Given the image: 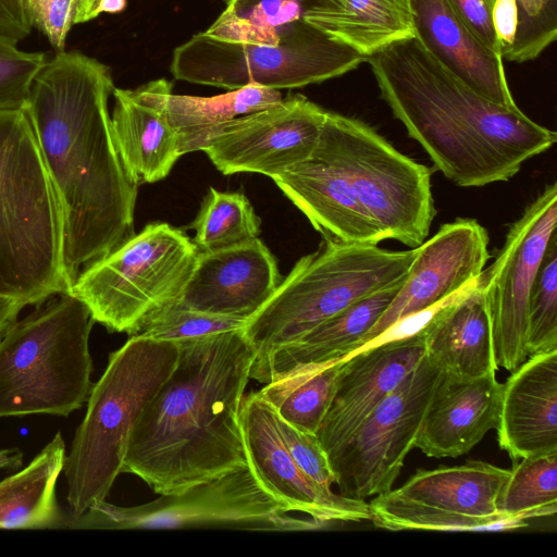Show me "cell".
<instances>
[{"label": "cell", "instance_id": "cell-38", "mask_svg": "<svg viewBox=\"0 0 557 557\" xmlns=\"http://www.w3.org/2000/svg\"><path fill=\"white\" fill-rule=\"evenodd\" d=\"M278 433L299 469L317 483L331 488L335 478L317 434L299 430L274 411Z\"/></svg>", "mask_w": 557, "mask_h": 557}, {"label": "cell", "instance_id": "cell-2", "mask_svg": "<svg viewBox=\"0 0 557 557\" xmlns=\"http://www.w3.org/2000/svg\"><path fill=\"white\" fill-rule=\"evenodd\" d=\"M177 344V362L135 423L122 469L159 495L247 466L239 412L255 354L244 330Z\"/></svg>", "mask_w": 557, "mask_h": 557}, {"label": "cell", "instance_id": "cell-24", "mask_svg": "<svg viewBox=\"0 0 557 557\" xmlns=\"http://www.w3.org/2000/svg\"><path fill=\"white\" fill-rule=\"evenodd\" d=\"M414 37L442 65L498 104L516 108L503 59L484 47L447 0H410Z\"/></svg>", "mask_w": 557, "mask_h": 557}, {"label": "cell", "instance_id": "cell-20", "mask_svg": "<svg viewBox=\"0 0 557 557\" xmlns=\"http://www.w3.org/2000/svg\"><path fill=\"white\" fill-rule=\"evenodd\" d=\"M496 429L512 460L557 451V350L532 355L511 371Z\"/></svg>", "mask_w": 557, "mask_h": 557}, {"label": "cell", "instance_id": "cell-37", "mask_svg": "<svg viewBox=\"0 0 557 557\" xmlns=\"http://www.w3.org/2000/svg\"><path fill=\"white\" fill-rule=\"evenodd\" d=\"M44 52H28L0 35V111L25 107L33 79L47 62Z\"/></svg>", "mask_w": 557, "mask_h": 557}, {"label": "cell", "instance_id": "cell-1", "mask_svg": "<svg viewBox=\"0 0 557 557\" xmlns=\"http://www.w3.org/2000/svg\"><path fill=\"white\" fill-rule=\"evenodd\" d=\"M111 69L79 51H59L29 87L25 111L62 216L69 290L87 267L133 236L138 185L111 127Z\"/></svg>", "mask_w": 557, "mask_h": 557}, {"label": "cell", "instance_id": "cell-28", "mask_svg": "<svg viewBox=\"0 0 557 557\" xmlns=\"http://www.w3.org/2000/svg\"><path fill=\"white\" fill-rule=\"evenodd\" d=\"M165 116L178 138L181 154L203 151L230 121L278 103L280 90L247 85L225 94L200 97L172 92V84L159 79Z\"/></svg>", "mask_w": 557, "mask_h": 557}, {"label": "cell", "instance_id": "cell-29", "mask_svg": "<svg viewBox=\"0 0 557 557\" xmlns=\"http://www.w3.org/2000/svg\"><path fill=\"white\" fill-rule=\"evenodd\" d=\"M65 457V443L59 431L24 469L0 482V529L67 528L70 517L60 508L55 495Z\"/></svg>", "mask_w": 557, "mask_h": 557}, {"label": "cell", "instance_id": "cell-46", "mask_svg": "<svg viewBox=\"0 0 557 557\" xmlns=\"http://www.w3.org/2000/svg\"><path fill=\"white\" fill-rule=\"evenodd\" d=\"M127 4L126 0H101L97 10L98 15L101 13L122 12Z\"/></svg>", "mask_w": 557, "mask_h": 557}, {"label": "cell", "instance_id": "cell-4", "mask_svg": "<svg viewBox=\"0 0 557 557\" xmlns=\"http://www.w3.org/2000/svg\"><path fill=\"white\" fill-rule=\"evenodd\" d=\"M66 290L61 210L35 132L24 108L0 111V297L38 306Z\"/></svg>", "mask_w": 557, "mask_h": 557}, {"label": "cell", "instance_id": "cell-9", "mask_svg": "<svg viewBox=\"0 0 557 557\" xmlns=\"http://www.w3.org/2000/svg\"><path fill=\"white\" fill-rule=\"evenodd\" d=\"M198 253L182 230L150 223L83 270L70 292L95 322L132 336L149 315L181 297Z\"/></svg>", "mask_w": 557, "mask_h": 557}, {"label": "cell", "instance_id": "cell-8", "mask_svg": "<svg viewBox=\"0 0 557 557\" xmlns=\"http://www.w3.org/2000/svg\"><path fill=\"white\" fill-rule=\"evenodd\" d=\"M335 168L385 239L416 248L436 214L431 171L364 122L327 111L312 152Z\"/></svg>", "mask_w": 557, "mask_h": 557}, {"label": "cell", "instance_id": "cell-40", "mask_svg": "<svg viewBox=\"0 0 557 557\" xmlns=\"http://www.w3.org/2000/svg\"><path fill=\"white\" fill-rule=\"evenodd\" d=\"M447 1L478 40L500 57L499 44L492 21V11L496 0Z\"/></svg>", "mask_w": 557, "mask_h": 557}, {"label": "cell", "instance_id": "cell-22", "mask_svg": "<svg viewBox=\"0 0 557 557\" xmlns=\"http://www.w3.org/2000/svg\"><path fill=\"white\" fill-rule=\"evenodd\" d=\"M272 180L324 240L377 245L385 239L349 183L315 154Z\"/></svg>", "mask_w": 557, "mask_h": 557}, {"label": "cell", "instance_id": "cell-16", "mask_svg": "<svg viewBox=\"0 0 557 557\" xmlns=\"http://www.w3.org/2000/svg\"><path fill=\"white\" fill-rule=\"evenodd\" d=\"M488 258V234L476 220L457 219L441 225L417 247L400 288L364 336L362 348L455 296L479 277Z\"/></svg>", "mask_w": 557, "mask_h": 557}, {"label": "cell", "instance_id": "cell-35", "mask_svg": "<svg viewBox=\"0 0 557 557\" xmlns=\"http://www.w3.org/2000/svg\"><path fill=\"white\" fill-rule=\"evenodd\" d=\"M248 320L190 309L178 299L149 315L135 335L158 341H181L212 333L244 330Z\"/></svg>", "mask_w": 557, "mask_h": 557}, {"label": "cell", "instance_id": "cell-44", "mask_svg": "<svg viewBox=\"0 0 557 557\" xmlns=\"http://www.w3.org/2000/svg\"><path fill=\"white\" fill-rule=\"evenodd\" d=\"M23 453L17 447L0 449V470H14L22 466Z\"/></svg>", "mask_w": 557, "mask_h": 557}, {"label": "cell", "instance_id": "cell-32", "mask_svg": "<svg viewBox=\"0 0 557 557\" xmlns=\"http://www.w3.org/2000/svg\"><path fill=\"white\" fill-rule=\"evenodd\" d=\"M186 228L194 230L191 240L199 251H212L257 238L260 219L244 193L210 187Z\"/></svg>", "mask_w": 557, "mask_h": 557}, {"label": "cell", "instance_id": "cell-14", "mask_svg": "<svg viewBox=\"0 0 557 557\" xmlns=\"http://www.w3.org/2000/svg\"><path fill=\"white\" fill-rule=\"evenodd\" d=\"M557 184L546 185L513 222L493 263L478 281L490 311L498 367L516 370L529 357L528 305L532 284L550 237L556 233Z\"/></svg>", "mask_w": 557, "mask_h": 557}, {"label": "cell", "instance_id": "cell-15", "mask_svg": "<svg viewBox=\"0 0 557 557\" xmlns=\"http://www.w3.org/2000/svg\"><path fill=\"white\" fill-rule=\"evenodd\" d=\"M326 112L302 95H288L226 123L203 152L224 175L260 173L273 178L312 154Z\"/></svg>", "mask_w": 557, "mask_h": 557}, {"label": "cell", "instance_id": "cell-43", "mask_svg": "<svg viewBox=\"0 0 557 557\" xmlns=\"http://www.w3.org/2000/svg\"><path fill=\"white\" fill-rule=\"evenodd\" d=\"M25 306L14 299L0 297V336L17 319Z\"/></svg>", "mask_w": 557, "mask_h": 557}, {"label": "cell", "instance_id": "cell-5", "mask_svg": "<svg viewBox=\"0 0 557 557\" xmlns=\"http://www.w3.org/2000/svg\"><path fill=\"white\" fill-rule=\"evenodd\" d=\"M178 344L132 335L109 356L92 384L85 417L65 457L71 518L107 500L122 472L132 431L147 404L173 371Z\"/></svg>", "mask_w": 557, "mask_h": 557}, {"label": "cell", "instance_id": "cell-18", "mask_svg": "<svg viewBox=\"0 0 557 557\" xmlns=\"http://www.w3.org/2000/svg\"><path fill=\"white\" fill-rule=\"evenodd\" d=\"M425 356L423 332L376 342L344 359L330 408L317 431L326 456L347 441L369 413Z\"/></svg>", "mask_w": 557, "mask_h": 557}, {"label": "cell", "instance_id": "cell-11", "mask_svg": "<svg viewBox=\"0 0 557 557\" xmlns=\"http://www.w3.org/2000/svg\"><path fill=\"white\" fill-rule=\"evenodd\" d=\"M247 466L196 484L177 494L160 495L144 505L121 507L99 502L69 519L70 529L139 530L220 528L245 531H312L329 524L287 515Z\"/></svg>", "mask_w": 557, "mask_h": 557}, {"label": "cell", "instance_id": "cell-36", "mask_svg": "<svg viewBox=\"0 0 557 557\" xmlns=\"http://www.w3.org/2000/svg\"><path fill=\"white\" fill-rule=\"evenodd\" d=\"M517 33L504 60L524 63L536 59L557 37V0H515Z\"/></svg>", "mask_w": 557, "mask_h": 557}, {"label": "cell", "instance_id": "cell-23", "mask_svg": "<svg viewBox=\"0 0 557 557\" xmlns=\"http://www.w3.org/2000/svg\"><path fill=\"white\" fill-rule=\"evenodd\" d=\"M421 330L426 358L445 375L469 380L497 371L488 306L478 278L436 307Z\"/></svg>", "mask_w": 557, "mask_h": 557}, {"label": "cell", "instance_id": "cell-19", "mask_svg": "<svg viewBox=\"0 0 557 557\" xmlns=\"http://www.w3.org/2000/svg\"><path fill=\"white\" fill-rule=\"evenodd\" d=\"M281 281L276 259L257 237L223 249L199 251L178 300L197 311L249 320Z\"/></svg>", "mask_w": 557, "mask_h": 557}, {"label": "cell", "instance_id": "cell-33", "mask_svg": "<svg viewBox=\"0 0 557 557\" xmlns=\"http://www.w3.org/2000/svg\"><path fill=\"white\" fill-rule=\"evenodd\" d=\"M498 511L527 520L557 511V451L521 458L510 469L497 503Z\"/></svg>", "mask_w": 557, "mask_h": 557}, {"label": "cell", "instance_id": "cell-21", "mask_svg": "<svg viewBox=\"0 0 557 557\" xmlns=\"http://www.w3.org/2000/svg\"><path fill=\"white\" fill-rule=\"evenodd\" d=\"M503 384L495 373L459 380L442 374L429 401L416 447L429 457H459L496 429Z\"/></svg>", "mask_w": 557, "mask_h": 557}, {"label": "cell", "instance_id": "cell-3", "mask_svg": "<svg viewBox=\"0 0 557 557\" xmlns=\"http://www.w3.org/2000/svg\"><path fill=\"white\" fill-rule=\"evenodd\" d=\"M381 98L446 178L482 187L513 177L556 133L488 100L433 58L417 37L368 57Z\"/></svg>", "mask_w": 557, "mask_h": 557}, {"label": "cell", "instance_id": "cell-7", "mask_svg": "<svg viewBox=\"0 0 557 557\" xmlns=\"http://www.w3.org/2000/svg\"><path fill=\"white\" fill-rule=\"evenodd\" d=\"M417 247L388 250L373 244L324 240L297 261L244 333L253 349L250 379L270 357L355 301L404 278Z\"/></svg>", "mask_w": 557, "mask_h": 557}, {"label": "cell", "instance_id": "cell-30", "mask_svg": "<svg viewBox=\"0 0 557 557\" xmlns=\"http://www.w3.org/2000/svg\"><path fill=\"white\" fill-rule=\"evenodd\" d=\"M344 359L308 366L258 391L284 421L299 430H319L335 394Z\"/></svg>", "mask_w": 557, "mask_h": 557}, {"label": "cell", "instance_id": "cell-25", "mask_svg": "<svg viewBox=\"0 0 557 557\" xmlns=\"http://www.w3.org/2000/svg\"><path fill=\"white\" fill-rule=\"evenodd\" d=\"M113 137L136 185L163 180L182 156L178 138L163 111L159 79L135 89L114 88Z\"/></svg>", "mask_w": 557, "mask_h": 557}, {"label": "cell", "instance_id": "cell-6", "mask_svg": "<svg viewBox=\"0 0 557 557\" xmlns=\"http://www.w3.org/2000/svg\"><path fill=\"white\" fill-rule=\"evenodd\" d=\"M95 320L71 292L58 293L0 336V418L67 417L92 387Z\"/></svg>", "mask_w": 557, "mask_h": 557}, {"label": "cell", "instance_id": "cell-47", "mask_svg": "<svg viewBox=\"0 0 557 557\" xmlns=\"http://www.w3.org/2000/svg\"><path fill=\"white\" fill-rule=\"evenodd\" d=\"M101 0H90V20L98 17V7Z\"/></svg>", "mask_w": 557, "mask_h": 557}, {"label": "cell", "instance_id": "cell-27", "mask_svg": "<svg viewBox=\"0 0 557 557\" xmlns=\"http://www.w3.org/2000/svg\"><path fill=\"white\" fill-rule=\"evenodd\" d=\"M304 20L366 59L414 37L410 0H308Z\"/></svg>", "mask_w": 557, "mask_h": 557}, {"label": "cell", "instance_id": "cell-12", "mask_svg": "<svg viewBox=\"0 0 557 557\" xmlns=\"http://www.w3.org/2000/svg\"><path fill=\"white\" fill-rule=\"evenodd\" d=\"M510 469L481 460L419 470L400 487L373 498L371 522L386 530L500 531L525 520L498 511Z\"/></svg>", "mask_w": 557, "mask_h": 557}, {"label": "cell", "instance_id": "cell-41", "mask_svg": "<svg viewBox=\"0 0 557 557\" xmlns=\"http://www.w3.org/2000/svg\"><path fill=\"white\" fill-rule=\"evenodd\" d=\"M33 24L24 0H0V35L14 42L26 38Z\"/></svg>", "mask_w": 557, "mask_h": 557}, {"label": "cell", "instance_id": "cell-39", "mask_svg": "<svg viewBox=\"0 0 557 557\" xmlns=\"http://www.w3.org/2000/svg\"><path fill=\"white\" fill-rule=\"evenodd\" d=\"M75 0H25L33 26H36L59 52L74 25Z\"/></svg>", "mask_w": 557, "mask_h": 557}, {"label": "cell", "instance_id": "cell-17", "mask_svg": "<svg viewBox=\"0 0 557 557\" xmlns=\"http://www.w3.org/2000/svg\"><path fill=\"white\" fill-rule=\"evenodd\" d=\"M239 420L248 467L288 512H304L329 525L371 521L364 499L335 494L299 469L278 433L274 409L258 392L244 395Z\"/></svg>", "mask_w": 557, "mask_h": 557}, {"label": "cell", "instance_id": "cell-42", "mask_svg": "<svg viewBox=\"0 0 557 557\" xmlns=\"http://www.w3.org/2000/svg\"><path fill=\"white\" fill-rule=\"evenodd\" d=\"M492 21L504 60L512 47L517 33L518 13L515 0H496Z\"/></svg>", "mask_w": 557, "mask_h": 557}, {"label": "cell", "instance_id": "cell-31", "mask_svg": "<svg viewBox=\"0 0 557 557\" xmlns=\"http://www.w3.org/2000/svg\"><path fill=\"white\" fill-rule=\"evenodd\" d=\"M307 2L224 0V10L203 33L226 42L275 46L306 23Z\"/></svg>", "mask_w": 557, "mask_h": 557}, {"label": "cell", "instance_id": "cell-34", "mask_svg": "<svg viewBox=\"0 0 557 557\" xmlns=\"http://www.w3.org/2000/svg\"><path fill=\"white\" fill-rule=\"evenodd\" d=\"M529 357L557 350V233L547 245L528 305Z\"/></svg>", "mask_w": 557, "mask_h": 557}, {"label": "cell", "instance_id": "cell-13", "mask_svg": "<svg viewBox=\"0 0 557 557\" xmlns=\"http://www.w3.org/2000/svg\"><path fill=\"white\" fill-rule=\"evenodd\" d=\"M442 371L424 356L352 435L327 455L341 495L364 499L392 490L416 441Z\"/></svg>", "mask_w": 557, "mask_h": 557}, {"label": "cell", "instance_id": "cell-26", "mask_svg": "<svg viewBox=\"0 0 557 557\" xmlns=\"http://www.w3.org/2000/svg\"><path fill=\"white\" fill-rule=\"evenodd\" d=\"M405 277L355 301L277 349L256 380L267 384L308 366L345 359L361 349L364 336L392 302Z\"/></svg>", "mask_w": 557, "mask_h": 557}, {"label": "cell", "instance_id": "cell-10", "mask_svg": "<svg viewBox=\"0 0 557 557\" xmlns=\"http://www.w3.org/2000/svg\"><path fill=\"white\" fill-rule=\"evenodd\" d=\"M366 62L307 22L275 46L235 44L203 32L177 46L170 72L177 81L234 90L258 85L301 88L342 76Z\"/></svg>", "mask_w": 557, "mask_h": 557}, {"label": "cell", "instance_id": "cell-45", "mask_svg": "<svg viewBox=\"0 0 557 557\" xmlns=\"http://www.w3.org/2000/svg\"><path fill=\"white\" fill-rule=\"evenodd\" d=\"M74 25L90 21V0H75Z\"/></svg>", "mask_w": 557, "mask_h": 557}]
</instances>
